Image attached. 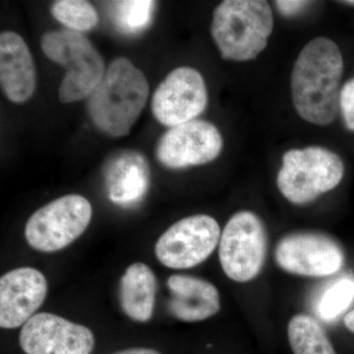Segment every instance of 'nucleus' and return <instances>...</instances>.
Wrapping results in <instances>:
<instances>
[{
    "mask_svg": "<svg viewBox=\"0 0 354 354\" xmlns=\"http://www.w3.org/2000/svg\"><path fill=\"white\" fill-rule=\"evenodd\" d=\"M277 8L279 12L286 16H292L301 11L304 7L308 6L309 2L307 1H274Z\"/></svg>",
    "mask_w": 354,
    "mask_h": 354,
    "instance_id": "obj_23",
    "label": "nucleus"
},
{
    "mask_svg": "<svg viewBox=\"0 0 354 354\" xmlns=\"http://www.w3.org/2000/svg\"><path fill=\"white\" fill-rule=\"evenodd\" d=\"M41 46L46 57L67 70L58 91L59 101L71 104L90 97L106 70L94 44L81 32L64 29L44 34Z\"/></svg>",
    "mask_w": 354,
    "mask_h": 354,
    "instance_id": "obj_4",
    "label": "nucleus"
},
{
    "mask_svg": "<svg viewBox=\"0 0 354 354\" xmlns=\"http://www.w3.org/2000/svg\"><path fill=\"white\" fill-rule=\"evenodd\" d=\"M267 236L259 216L241 211L227 221L220 239V262L228 278L237 283L252 281L266 259Z\"/></svg>",
    "mask_w": 354,
    "mask_h": 354,
    "instance_id": "obj_7",
    "label": "nucleus"
},
{
    "mask_svg": "<svg viewBox=\"0 0 354 354\" xmlns=\"http://www.w3.org/2000/svg\"><path fill=\"white\" fill-rule=\"evenodd\" d=\"M167 286L171 292L169 310L178 320L200 322L220 311V293L208 281L196 277L174 274L167 279Z\"/></svg>",
    "mask_w": 354,
    "mask_h": 354,
    "instance_id": "obj_16",
    "label": "nucleus"
},
{
    "mask_svg": "<svg viewBox=\"0 0 354 354\" xmlns=\"http://www.w3.org/2000/svg\"><path fill=\"white\" fill-rule=\"evenodd\" d=\"M276 261L290 274L321 278L339 272L344 255L339 244L327 235L302 232L286 235L279 242Z\"/></svg>",
    "mask_w": 354,
    "mask_h": 354,
    "instance_id": "obj_11",
    "label": "nucleus"
},
{
    "mask_svg": "<svg viewBox=\"0 0 354 354\" xmlns=\"http://www.w3.org/2000/svg\"><path fill=\"white\" fill-rule=\"evenodd\" d=\"M50 12L70 31H90L99 23L95 7L85 0H58L51 6Z\"/></svg>",
    "mask_w": 354,
    "mask_h": 354,
    "instance_id": "obj_20",
    "label": "nucleus"
},
{
    "mask_svg": "<svg viewBox=\"0 0 354 354\" xmlns=\"http://www.w3.org/2000/svg\"><path fill=\"white\" fill-rule=\"evenodd\" d=\"M48 281L34 268L23 267L0 279V327L15 329L24 326L43 304Z\"/></svg>",
    "mask_w": 354,
    "mask_h": 354,
    "instance_id": "obj_13",
    "label": "nucleus"
},
{
    "mask_svg": "<svg viewBox=\"0 0 354 354\" xmlns=\"http://www.w3.org/2000/svg\"><path fill=\"white\" fill-rule=\"evenodd\" d=\"M109 17L123 34L134 35L145 30L152 21L156 2L151 0H123L109 2Z\"/></svg>",
    "mask_w": 354,
    "mask_h": 354,
    "instance_id": "obj_19",
    "label": "nucleus"
},
{
    "mask_svg": "<svg viewBox=\"0 0 354 354\" xmlns=\"http://www.w3.org/2000/svg\"><path fill=\"white\" fill-rule=\"evenodd\" d=\"M354 300V281L342 279L324 293L319 302V315L330 321L341 315Z\"/></svg>",
    "mask_w": 354,
    "mask_h": 354,
    "instance_id": "obj_21",
    "label": "nucleus"
},
{
    "mask_svg": "<svg viewBox=\"0 0 354 354\" xmlns=\"http://www.w3.org/2000/svg\"><path fill=\"white\" fill-rule=\"evenodd\" d=\"M344 322L346 329L351 330V332L354 334V309L353 311L346 314V316L344 317Z\"/></svg>",
    "mask_w": 354,
    "mask_h": 354,
    "instance_id": "obj_25",
    "label": "nucleus"
},
{
    "mask_svg": "<svg viewBox=\"0 0 354 354\" xmlns=\"http://www.w3.org/2000/svg\"><path fill=\"white\" fill-rule=\"evenodd\" d=\"M344 174V164L337 153L312 146L283 155L277 183L286 199L304 205L337 187Z\"/></svg>",
    "mask_w": 354,
    "mask_h": 354,
    "instance_id": "obj_5",
    "label": "nucleus"
},
{
    "mask_svg": "<svg viewBox=\"0 0 354 354\" xmlns=\"http://www.w3.org/2000/svg\"><path fill=\"white\" fill-rule=\"evenodd\" d=\"M223 145V137L215 125L195 120L165 132L158 140L156 156L167 169H186L213 162Z\"/></svg>",
    "mask_w": 354,
    "mask_h": 354,
    "instance_id": "obj_10",
    "label": "nucleus"
},
{
    "mask_svg": "<svg viewBox=\"0 0 354 354\" xmlns=\"http://www.w3.org/2000/svg\"><path fill=\"white\" fill-rule=\"evenodd\" d=\"M156 290L157 281L149 266H129L120 283V304L124 313L137 322H148L155 309Z\"/></svg>",
    "mask_w": 354,
    "mask_h": 354,
    "instance_id": "obj_17",
    "label": "nucleus"
},
{
    "mask_svg": "<svg viewBox=\"0 0 354 354\" xmlns=\"http://www.w3.org/2000/svg\"><path fill=\"white\" fill-rule=\"evenodd\" d=\"M113 354H160V353H158V351H155V349H152V348H137L125 349V351H118V353H115Z\"/></svg>",
    "mask_w": 354,
    "mask_h": 354,
    "instance_id": "obj_24",
    "label": "nucleus"
},
{
    "mask_svg": "<svg viewBox=\"0 0 354 354\" xmlns=\"http://www.w3.org/2000/svg\"><path fill=\"white\" fill-rule=\"evenodd\" d=\"M104 180L111 202L122 207L135 206L148 192L150 167L141 153L120 151L109 160Z\"/></svg>",
    "mask_w": 354,
    "mask_h": 354,
    "instance_id": "obj_15",
    "label": "nucleus"
},
{
    "mask_svg": "<svg viewBox=\"0 0 354 354\" xmlns=\"http://www.w3.org/2000/svg\"><path fill=\"white\" fill-rule=\"evenodd\" d=\"M342 3L348 4V6H354V1H342Z\"/></svg>",
    "mask_w": 354,
    "mask_h": 354,
    "instance_id": "obj_26",
    "label": "nucleus"
},
{
    "mask_svg": "<svg viewBox=\"0 0 354 354\" xmlns=\"http://www.w3.org/2000/svg\"><path fill=\"white\" fill-rule=\"evenodd\" d=\"M148 97L149 84L143 72L127 58H114L88 97V115L95 127L109 136H127Z\"/></svg>",
    "mask_w": 354,
    "mask_h": 354,
    "instance_id": "obj_2",
    "label": "nucleus"
},
{
    "mask_svg": "<svg viewBox=\"0 0 354 354\" xmlns=\"http://www.w3.org/2000/svg\"><path fill=\"white\" fill-rule=\"evenodd\" d=\"M288 335L295 354H337L322 326L311 316L298 314L292 317Z\"/></svg>",
    "mask_w": 354,
    "mask_h": 354,
    "instance_id": "obj_18",
    "label": "nucleus"
},
{
    "mask_svg": "<svg viewBox=\"0 0 354 354\" xmlns=\"http://www.w3.org/2000/svg\"><path fill=\"white\" fill-rule=\"evenodd\" d=\"M19 342L26 354H91L95 337L85 326L44 312L23 326Z\"/></svg>",
    "mask_w": 354,
    "mask_h": 354,
    "instance_id": "obj_12",
    "label": "nucleus"
},
{
    "mask_svg": "<svg viewBox=\"0 0 354 354\" xmlns=\"http://www.w3.org/2000/svg\"><path fill=\"white\" fill-rule=\"evenodd\" d=\"M344 59L337 44L325 37L310 41L300 51L290 77L293 106L312 124L334 122L339 109Z\"/></svg>",
    "mask_w": 354,
    "mask_h": 354,
    "instance_id": "obj_1",
    "label": "nucleus"
},
{
    "mask_svg": "<svg viewBox=\"0 0 354 354\" xmlns=\"http://www.w3.org/2000/svg\"><path fill=\"white\" fill-rule=\"evenodd\" d=\"M220 239L221 228L215 218L207 215L187 216L160 235L155 253L165 267L190 269L208 259Z\"/></svg>",
    "mask_w": 354,
    "mask_h": 354,
    "instance_id": "obj_8",
    "label": "nucleus"
},
{
    "mask_svg": "<svg viewBox=\"0 0 354 354\" xmlns=\"http://www.w3.org/2000/svg\"><path fill=\"white\" fill-rule=\"evenodd\" d=\"M272 30L271 6L264 0H225L214 10L212 38L223 59L243 62L257 57Z\"/></svg>",
    "mask_w": 354,
    "mask_h": 354,
    "instance_id": "obj_3",
    "label": "nucleus"
},
{
    "mask_svg": "<svg viewBox=\"0 0 354 354\" xmlns=\"http://www.w3.org/2000/svg\"><path fill=\"white\" fill-rule=\"evenodd\" d=\"M208 104L206 83L200 72L191 67L172 70L153 93L152 113L167 127L195 120Z\"/></svg>",
    "mask_w": 354,
    "mask_h": 354,
    "instance_id": "obj_9",
    "label": "nucleus"
},
{
    "mask_svg": "<svg viewBox=\"0 0 354 354\" xmlns=\"http://www.w3.org/2000/svg\"><path fill=\"white\" fill-rule=\"evenodd\" d=\"M0 84L9 101H29L37 87L36 67L24 39L16 32L0 35Z\"/></svg>",
    "mask_w": 354,
    "mask_h": 354,
    "instance_id": "obj_14",
    "label": "nucleus"
},
{
    "mask_svg": "<svg viewBox=\"0 0 354 354\" xmlns=\"http://www.w3.org/2000/svg\"><path fill=\"white\" fill-rule=\"evenodd\" d=\"M339 109L344 120V124L348 130L354 132V78L348 80L342 86Z\"/></svg>",
    "mask_w": 354,
    "mask_h": 354,
    "instance_id": "obj_22",
    "label": "nucleus"
},
{
    "mask_svg": "<svg viewBox=\"0 0 354 354\" xmlns=\"http://www.w3.org/2000/svg\"><path fill=\"white\" fill-rule=\"evenodd\" d=\"M91 203L78 194L65 195L35 212L25 227L29 245L41 252H55L80 237L92 220Z\"/></svg>",
    "mask_w": 354,
    "mask_h": 354,
    "instance_id": "obj_6",
    "label": "nucleus"
}]
</instances>
